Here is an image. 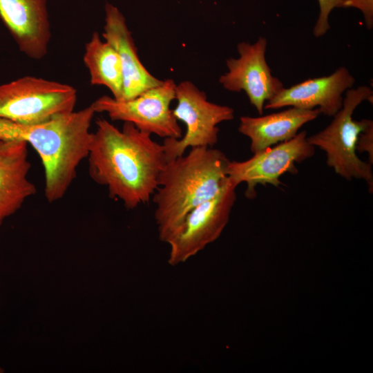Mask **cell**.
Returning <instances> with one entry per match:
<instances>
[{"mask_svg":"<svg viewBox=\"0 0 373 373\" xmlns=\"http://www.w3.org/2000/svg\"><path fill=\"white\" fill-rule=\"evenodd\" d=\"M175 99L173 115L184 123L186 132L180 139L164 138L166 162L184 155L189 147H213L218 140V124L234 117L232 108L208 101L206 93L189 80L176 84Z\"/></svg>","mask_w":373,"mask_h":373,"instance_id":"obj_6","label":"cell"},{"mask_svg":"<svg viewBox=\"0 0 373 373\" xmlns=\"http://www.w3.org/2000/svg\"><path fill=\"white\" fill-rule=\"evenodd\" d=\"M320 114L317 108L289 107L264 116H242L238 131L250 139V149L255 153L294 137L304 124L316 119Z\"/></svg>","mask_w":373,"mask_h":373,"instance_id":"obj_15","label":"cell"},{"mask_svg":"<svg viewBox=\"0 0 373 373\" xmlns=\"http://www.w3.org/2000/svg\"><path fill=\"white\" fill-rule=\"evenodd\" d=\"M28 146L21 140H0V226L37 193L28 177Z\"/></svg>","mask_w":373,"mask_h":373,"instance_id":"obj_14","label":"cell"},{"mask_svg":"<svg viewBox=\"0 0 373 373\" xmlns=\"http://www.w3.org/2000/svg\"><path fill=\"white\" fill-rule=\"evenodd\" d=\"M343 7H354L361 10L365 17V26L371 29L373 26L372 0H345Z\"/></svg>","mask_w":373,"mask_h":373,"instance_id":"obj_19","label":"cell"},{"mask_svg":"<svg viewBox=\"0 0 373 373\" xmlns=\"http://www.w3.org/2000/svg\"><path fill=\"white\" fill-rule=\"evenodd\" d=\"M83 60L90 84L106 86L115 99L121 100L123 73L119 57L111 44L102 40L97 32H94L86 44Z\"/></svg>","mask_w":373,"mask_h":373,"instance_id":"obj_16","label":"cell"},{"mask_svg":"<svg viewBox=\"0 0 373 373\" xmlns=\"http://www.w3.org/2000/svg\"><path fill=\"white\" fill-rule=\"evenodd\" d=\"M365 100L372 104L373 92L370 87L363 85L347 90L343 106L333 116L332 122L307 139L310 144L325 152L327 164L333 168L336 173L350 181L353 178L364 180L372 192V164L358 157L356 144L359 134L373 122L367 119L357 121L352 118L356 108Z\"/></svg>","mask_w":373,"mask_h":373,"instance_id":"obj_4","label":"cell"},{"mask_svg":"<svg viewBox=\"0 0 373 373\" xmlns=\"http://www.w3.org/2000/svg\"><path fill=\"white\" fill-rule=\"evenodd\" d=\"M355 79L345 67L321 77L309 79L284 88L265 104V109L296 107L318 108L321 114L334 116L343 106V93L352 88Z\"/></svg>","mask_w":373,"mask_h":373,"instance_id":"obj_12","label":"cell"},{"mask_svg":"<svg viewBox=\"0 0 373 373\" xmlns=\"http://www.w3.org/2000/svg\"><path fill=\"white\" fill-rule=\"evenodd\" d=\"M320 6V14L314 28V35L316 37L323 36L328 29V16L335 7H342L344 0H318Z\"/></svg>","mask_w":373,"mask_h":373,"instance_id":"obj_17","label":"cell"},{"mask_svg":"<svg viewBox=\"0 0 373 373\" xmlns=\"http://www.w3.org/2000/svg\"><path fill=\"white\" fill-rule=\"evenodd\" d=\"M0 19L21 52L46 56L51 37L46 0H0Z\"/></svg>","mask_w":373,"mask_h":373,"instance_id":"obj_11","label":"cell"},{"mask_svg":"<svg viewBox=\"0 0 373 373\" xmlns=\"http://www.w3.org/2000/svg\"><path fill=\"white\" fill-rule=\"evenodd\" d=\"M104 9L102 37L117 51L122 67L123 93L119 101L131 99L160 85L163 80L153 75L140 60L131 32L121 11L110 3L105 4Z\"/></svg>","mask_w":373,"mask_h":373,"instance_id":"obj_13","label":"cell"},{"mask_svg":"<svg viewBox=\"0 0 373 373\" xmlns=\"http://www.w3.org/2000/svg\"><path fill=\"white\" fill-rule=\"evenodd\" d=\"M95 111L90 106L51 120L23 124L0 118V140L26 142L36 151L45 174L44 195L48 202L61 200L87 158L90 131Z\"/></svg>","mask_w":373,"mask_h":373,"instance_id":"obj_2","label":"cell"},{"mask_svg":"<svg viewBox=\"0 0 373 373\" xmlns=\"http://www.w3.org/2000/svg\"><path fill=\"white\" fill-rule=\"evenodd\" d=\"M175 86L168 79L131 99L118 101L104 95L91 104L95 113H106L113 121L130 122L140 131L160 137L180 139L182 128L170 107Z\"/></svg>","mask_w":373,"mask_h":373,"instance_id":"obj_7","label":"cell"},{"mask_svg":"<svg viewBox=\"0 0 373 373\" xmlns=\"http://www.w3.org/2000/svg\"><path fill=\"white\" fill-rule=\"evenodd\" d=\"M77 90L34 76L0 84V118L23 124L45 122L74 111Z\"/></svg>","mask_w":373,"mask_h":373,"instance_id":"obj_5","label":"cell"},{"mask_svg":"<svg viewBox=\"0 0 373 373\" xmlns=\"http://www.w3.org/2000/svg\"><path fill=\"white\" fill-rule=\"evenodd\" d=\"M356 151L359 153L367 152L369 163L373 164V124L362 131L357 139Z\"/></svg>","mask_w":373,"mask_h":373,"instance_id":"obj_18","label":"cell"},{"mask_svg":"<svg viewBox=\"0 0 373 373\" xmlns=\"http://www.w3.org/2000/svg\"><path fill=\"white\" fill-rule=\"evenodd\" d=\"M307 137V132L301 131L289 140L254 153L247 160L230 161L227 174L238 186L245 182L246 197L254 198L258 184H269L278 187L282 184L279 180L282 175L296 174V163H301L314 155L315 147L308 142Z\"/></svg>","mask_w":373,"mask_h":373,"instance_id":"obj_9","label":"cell"},{"mask_svg":"<svg viewBox=\"0 0 373 373\" xmlns=\"http://www.w3.org/2000/svg\"><path fill=\"white\" fill-rule=\"evenodd\" d=\"M238 185L229 177L221 190L195 208L186 216L173 236L168 262L176 266L188 260L215 241L227 225L236 200Z\"/></svg>","mask_w":373,"mask_h":373,"instance_id":"obj_8","label":"cell"},{"mask_svg":"<svg viewBox=\"0 0 373 373\" xmlns=\"http://www.w3.org/2000/svg\"><path fill=\"white\" fill-rule=\"evenodd\" d=\"M0 370H1V369H0Z\"/></svg>","mask_w":373,"mask_h":373,"instance_id":"obj_20","label":"cell"},{"mask_svg":"<svg viewBox=\"0 0 373 373\" xmlns=\"http://www.w3.org/2000/svg\"><path fill=\"white\" fill-rule=\"evenodd\" d=\"M229 162L218 149L194 147L166 163L151 198L160 240L167 243L193 208L221 190Z\"/></svg>","mask_w":373,"mask_h":373,"instance_id":"obj_3","label":"cell"},{"mask_svg":"<svg viewBox=\"0 0 373 373\" xmlns=\"http://www.w3.org/2000/svg\"><path fill=\"white\" fill-rule=\"evenodd\" d=\"M267 44L266 38L262 37L253 44L239 43V57L227 59L228 72L219 78L226 90L238 93L243 90L260 115L263 113L265 103L285 88L282 82L272 75L267 63Z\"/></svg>","mask_w":373,"mask_h":373,"instance_id":"obj_10","label":"cell"},{"mask_svg":"<svg viewBox=\"0 0 373 373\" xmlns=\"http://www.w3.org/2000/svg\"><path fill=\"white\" fill-rule=\"evenodd\" d=\"M87 156L88 173L127 209L149 203L166 163L164 146L130 122L119 130L99 118Z\"/></svg>","mask_w":373,"mask_h":373,"instance_id":"obj_1","label":"cell"}]
</instances>
